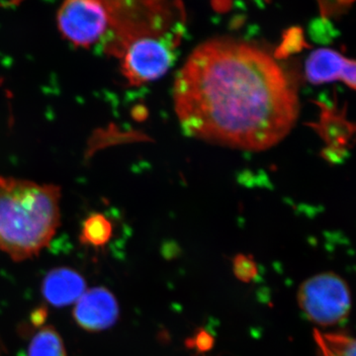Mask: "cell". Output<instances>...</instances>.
Listing matches in <instances>:
<instances>
[{
	"label": "cell",
	"mask_w": 356,
	"mask_h": 356,
	"mask_svg": "<svg viewBox=\"0 0 356 356\" xmlns=\"http://www.w3.org/2000/svg\"><path fill=\"white\" fill-rule=\"evenodd\" d=\"M175 107L192 137L264 151L291 130L298 97L270 56L250 44L216 40L196 49L180 70Z\"/></svg>",
	"instance_id": "6da1fadb"
},
{
	"label": "cell",
	"mask_w": 356,
	"mask_h": 356,
	"mask_svg": "<svg viewBox=\"0 0 356 356\" xmlns=\"http://www.w3.org/2000/svg\"><path fill=\"white\" fill-rule=\"evenodd\" d=\"M60 187L0 177V252L13 261L37 257L60 225Z\"/></svg>",
	"instance_id": "7a4b0ae2"
},
{
	"label": "cell",
	"mask_w": 356,
	"mask_h": 356,
	"mask_svg": "<svg viewBox=\"0 0 356 356\" xmlns=\"http://www.w3.org/2000/svg\"><path fill=\"white\" fill-rule=\"evenodd\" d=\"M108 16L110 32L103 43L106 53L120 58L137 40L184 29L179 0H95Z\"/></svg>",
	"instance_id": "3957f363"
},
{
	"label": "cell",
	"mask_w": 356,
	"mask_h": 356,
	"mask_svg": "<svg viewBox=\"0 0 356 356\" xmlns=\"http://www.w3.org/2000/svg\"><path fill=\"white\" fill-rule=\"evenodd\" d=\"M300 309L314 324L332 327L348 318L351 294L348 283L334 273H324L302 283L297 294Z\"/></svg>",
	"instance_id": "277c9868"
},
{
	"label": "cell",
	"mask_w": 356,
	"mask_h": 356,
	"mask_svg": "<svg viewBox=\"0 0 356 356\" xmlns=\"http://www.w3.org/2000/svg\"><path fill=\"white\" fill-rule=\"evenodd\" d=\"M182 33L146 37L134 42L120 57L121 70L131 86L158 79L172 67Z\"/></svg>",
	"instance_id": "5b68a950"
},
{
	"label": "cell",
	"mask_w": 356,
	"mask_h": 356,
	"mask_svg": "<svg viewBox=\"0 0 356 356\" xmlns=\"http://www.w3.org/2000/svg\"><path fill=\"white\" fill-rule=\"evenodd\" d=\"M58 31L77 48L104 43L110 32L108 16L95 0H64L57 13Z\"/></svg>",
	"instance_id": "8992f818"
},
{
	"label": "cell",
	"mask_w": 356,
	"mask_h": 356,
	"mask_svg": "<svg viewBox=\"0 0 356 356\" xmlns=\"http://www.w3.org/2000/svg\"><path fill=\"white\" fill-rule=\"evenodd\" d=\"M118 301L113 293L105 287L86 290L74 304L72 316L81 329L100 332L116 324L119 318Z\"/></svg>",
	"instance_id": "52a82bcc"
},
{
	"label": "cell",
	"mask_w": 356,
	"mask_h": 356,
	"mask_svg": "<svg viewBox=\"0 0 356 356\" xmlns=\"http://www.w3.org/2000/svg\"><path fill=\"white\" fill-rule=\"evenodd\" d=\"M86 291V281L81 273L70 267L51 269L44 276L41 292L50 305L62 308L76 304Z\"/></svg>",
	"instance_id": "ba28073f"
},
{
	"label": "cell",
	"mask_w": 356,
	"mask_h": 356,
	"mask_svg": "<svg viewBox=\"0 0 356 356\" xmlns=\"http://www.w3.org/2000/svg\"><path fill=\"white\" fill-rule=\"evenodd\" d=\"M321 108L320 119L317 123L310 124L327 146L344 147L350 149V144L356 137V123L346 118V104L343 109L337 108V103L329 106L317 102Z\"/></svg>",
	"instance_id": "9c48e42d"
},
{
	"label": "cell",
	"mask_w": 356,
	"mask_h": 356,
	"mask_svg": "<svg viewBox=\"0 0 356 356\" xmlns=\"http://www.w3.org/2000/svg\"><path fill=\"white\" fill-rule=\"evenodd\" d=\"M348 58L339 51L322 48L314 51L307 58L305 74L313 84H324L341 81V72Z\"/></svg>",
	"instance_id": "30bf717a"
},
{
	"label": "cell",
	"mask_w": 356,
	"mask_h": 356,
	"mask_svg": "<svg viewBox=\"0 0 356 356\" xmlns=\"http://www.w3.org/2000/svg\"><path fill=\"white\" fill-rule=\"evenodd\" d=\"M27 356H67L63 337L53 325H44L32 337Z\"/></svg>",
	"instance_id": "8fae6325"
},
{
	"label": "cell",
	"mask_w": 356,
	"mask_h": 356,
	"mask_svg": "<svg viewBox=\"0 0 356 356\" xmlns=\"http://www.w3.org/2000/svg\"><path fill=\"white\" fill-rule=\"evenodd\" d=\"M318 356H356V339L339 334L315 332Z\"/></svg>",
	"instance_id": "7c38bea8"
},
{
	"label": "cell",
	"mask_w": 356,
	"mask_h": 356,
	"mask_svg": "<svg viewBox=\"0 0 356 356\" xmlns=\"http://www.w3.org/2000/svg\"><path fill=\"white\" fill-rule=\"evenodd\" d=\"M112 233L111 222L104 215L92 214L84 221L79 240L91 247H103L109 242Z\"/></svg>",
	"instance_id": "4fadbf2b"
},
{
	"label": "cell",
	"mask_w": 356,
	"mask_h": 356,
	"mask_svg": "<svg viewBox=\"0 0 356 356\" xmlns=\"http://www.w3.org/2000/svg\"><path fill=\"white\" fill-rule=\"evenodd\" d=\"M233 273L236 280L250 283L259 275V267L252 255L238 254L233 259Z\"/></svg>",
	"instance_id": "5bb4252c"
},
{
	"label": "cell",
	"mask_w": 356,
	"mask_h": 356,
	"mask_svg": "<svg viewBox=\"0 0 356 356\" xmlns=\"http://www.w3.org/2000/svg\"><path fill=\"white\" fill-rule=\"evenodd\" d=\"M307 47H308V44H307L305 38H304L303 32L298 28H293L291 31L287 33L286 36L283 40L282 44L278 49L277 56L280 58L288 57L292 54L299 53Z\"/></svg>",
	"instance_id": "9a60e30c"
},
{
	"label": "cell",
	"mask_w": 356,
	"mask_h": 356,
	"mask_svg": "<svg viewBox=\"0 0 356 356\" xmlns=\"http://www.w3.org/2000/svg\"><path fill=\"white\" fill-rule=\"evenodd\" d=\"M214 337L203 327H199L196 330L194 336L191 339H187L185 341V346L187 348L196 350L198 353H209L214 348Z\"/></svg>",
	"instance_id": "2e32d148"
},
{
	"label": "cell",
	"mask_w": 356,
	"mask_h": 356,
	"mask_svg": "<svg viewBox=\"0 0 356 356\" xmlns=\"http://www.w3.org/2000/svg\"><path fill=\"white\" fill-rule=\"evenodd\" d=\"M312 36L320 43H330L334 37V29L325 18L316 20Z\"/></svg>",
	"instance_id": "e0dca14e"
},
{
	"label": "cell",
	"mask_w": 356,
	"mask_h": 356,
	"mask_svg": "<svg viewBox=\"0 0 356 356\" xmlns=\"http://www.w3.org/2000/svg\"><path fill=\"white\" fill-rule=\"evenodd\" d=\"M348 149L327 146L322 151L323 159L331 165H341L348 156Z\"/></svg>",
	"instance_id": "ac0fdd59"
},
{
	"label": "cell",
	"mask_w": 356,
	"mask_h": 356,
	"mask_svg": "<svg viewBox=\"0 0 356 356\" xmlns=\"http://www.w3.org/2000/svg\"><path fill=\"white\" fill-rule=\"evenodd\" d=\"M341 81L348 88L356 91V60L348 58L341 72Z\"/></svg>",
	"instance_id": "d6986e66"
},
{
	"label": "cell",
	"mask_w": 356,
	"mask_h": 356,
	"mask_svg": "<svg viewBox=\"0 0 356 356\" xmlns=\"http://www.w3.org/2000/svg\"><path fill=\"white\" fill-rule=\"evenodd\" d=\"M6 346H4L3 341L0 339V356H6Z\"/></svg>",
	"instance_id": "ffe728a7"
}]
</instances>
